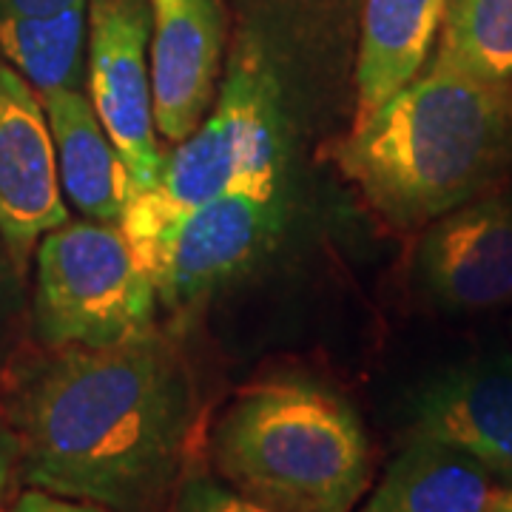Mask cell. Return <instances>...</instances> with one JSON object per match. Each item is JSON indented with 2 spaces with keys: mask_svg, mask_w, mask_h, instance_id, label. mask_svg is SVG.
Returning <instances> with one entry per match:
<instances>
[{
  "mask_svg": "<svg viewBox=\"0 0 512 512\" xmlns=\"http://www.w3.org/2000/svg\"><path fill=\"white\" fill-rule=\"evenodd\" d=\"M410 436L450 444L512 487V356H476L424 382L410 404Z\"/></svg>",
  "mask_w": 512,
  "mask_h": 512,
  "instance_id": "cell-10",
  "label": "cell"
},
{
  "mask_svg": "<svg viewBox=\"0 0 512 512\" xmlns=\"http://www.w3.org/2000/svg\"><path fill=\"white\" fill-rule=\"evenodd\" d=\"M501 490L476 458L410 436L356 512H493Z\"/></svg>",
  "mask_w": 512,
  "mask_h": 512,
  "instance_id": "cell-13",
  "label": "cell"
},
{
  "mask_svg": "<svg viewBox=\"0 0 512 512\" xmlns=\"http://www.w3.org/2000/svg\"><path fill=\"white\" fill-rule=\"evenodd\" d=\"M74 0H0V20L20 18V15H49L66 9Z\"/></svg>",
  "mask_w": 512,
  "mask_h": 512,
  "instance_id": "cell-20",
  "label": "cell"
},
{
  "mask_svg": "<svg viewBox=\"0 0 512 512\" xmlns=\"http://www.w3.org/2000/svg\"><path fill=\"white\" fill-rule=\"evenodd\" d=\"M66 220L69 205L43 100L0 55V242L23 265L37 242Z\"/></svg>",
  "mask_w": 512,
  "mask_h": 512,
  "instance_id": "cell-9",
  "label": "cell"
},
{
  "mask_svg": "<svg viewBox=\"0 0 512 512\" xmlns=\"http://www.w3.org/2000/svg\"><path fill=\"white\" fill-rule=\"evenodd\" d=\"M20 476V439L12 421L0 419V510L12 493V484Z\"/></svg>",
  "mask_w": 512,
  "mask_h": 512,
  "instance_id": "cell-19",
  "label": "cell"
},
{
  "mask_svg": "<svg viewBox=\"0 0 512 512\" xmlns=\"http://www.w3.org/2000/svg\"><path fill=\"white\" fill-rule=\"evenodd\" d=\"M148 43V0H89V100L126 163L134 191L154 183L163 168Z\"/></svg>",
  "mask_w": 512,
  "mask_h": 512,
  "instance_id": "cell-6",
  "label": "cell"
},
{
  "mask_svg": "<svg viewBox=\"0 0 512 512\" xmlns=\"http://www.w3.org/2000/svg\"><path fill=\"white\" fill-rule=\"evenodd\" d=\"M493 512H512V487H504L498 493V501H495Z\"/></svg>",
  "mask_w": 512,
  "mask_h": 512,
  "instance_id": "cell-21",
  "label": "cell"
},
{
  "mask_svg": "<svg viewBox=\"0 0 512 512\" xmlns=\"http://www.w3.org/2000/svg\"><path fill=\"white\" fill-rule=\"evenodd\" d=\"M339 163L393 228H421L493 191L512 171V83L433 57L353 128Z\"/></svg>",
  "mask_w": 512,
  "mask_h": 512,
  "instance_id": "cell-2",
  "label": "cell"
},
{
  "mask_svg": "<svg viewBox=\"0 0 512 512\" xmlns=\"http://www.w3.org/2000/svg\"><path fill=\"white\" fill-rule=\"evenodd\" d=\"M282 137L271 72L251 55H237L222 80L217 106L171 157L157 180L131 194L120 231L143 259L151 242L194 208L231 191L279 194Z\"/></svg>",
  "mask_w": 512,
  "mask_h": 512,
  "instance_id": "cell-4",
  "label": "cell"
},
{
  "mask_svg": "<svg viewBox=\"0 0 512 512\" xmlns=\"http://www.w3.org/2000/svg\"><path fill=\"white\" fill-rule=\"evenodd\" d=\"M168 512H274L211 476H185Z\"/></svg>",
  "mask_w": 512,
  "mask_h": 512,
  "instance_id": "cell-17",
  "label": "cell"
},
{
  "mask_svg": "<svg viewBox=\"0 0 512 512\" xmlns=\"http://www.w3.org/2000/svg\"><path fill=\"white\" fill-rule=\"evenodd\" d=\"M447 0H365L362 46L356 60V123L413 83L433 52Z\"/></svg>",
  "mask_w": 512,
  "mask_h": 512,
  "instance_id": "cell-14",
  "label": "cell"
},
{
  "mask_svg": "<svg viewBox=\"0 0 512 512\" xmlns=\"http://www.w3.org/2000/svg\"><path fill=\"white\" fill-rule=\"evenodd\" d=\"M211 458L228 487L274 512H353L373 481L362 419L308 376L242 390L214 427Z\"/></svg>",
  "mask_w": 512,
  "mask_h": 512,
  "instance_id": "cell-3",
  "label": "cell"
},
{
  "mask_svg": "<svg viewBox=\"0 0 512 512\" xmlns=\"http://www.w3.org/2000/svg\"><path fill=\"white\" fill-rule=\"evenodd\" d=\"M0 55L35 89L83 92L89 57V0L49 15L0 20Z\"/></svg>",
  "mask_w": 512,
  "mask_h": 512,
  "instance_id": "cell-15",
  "label": "cell"
},
{
  "mask_svg": "<svg viewBox=\"0 0 512 512\" xmlns=\"http://www.w3.org/2000/svg\"><path fill=\"white\" fill-rule=\"evenodd\" d=\"M0 279H3V254H0Z\"/></svg>",
  "mask_w": 512,
  "mask_h": 512,
  "instance_id": "cell-22",
  "label": "cell"
},
{
  "mask_svg": "<svg viewBox=\"0 0 512 512\" xmlns=\"http://www.w3.org/2000/svg\"><path fill=\"white\" fill-rule=\"evenodd\" d=\"M421 293L447 313L493 311L512 302V185L427 222L413 254Z\"/></svg>",
  "mask_w": 512,
  "mask_h": 512,
  "instance_id": "cell-7",
  "label": "cell"
},
{
  "mask_svg": "<svg viewBox=\"0 0 512 512\" xmlns=\"http://www.w3.org/2000/svg\"><path fill=\"white\" fill-rule=\"evenodd\" d=\"M55 137L63 197L83 220L120 225L134 180L86 92L40 94Z\"/></svg>",
  "mask_w": 512,
  "mask_h": 512,
  "instance_id": "cell-12",
  "label": "cell"
},
{
  "mask_svg": "<svg viewBox=\"0 0 512 512\" xmlns=\"http://www.w3.org/2000/svg\"><path fill=\"white\" fill-rule=\"evenodd\" d=\"M154 126L168 143L208 117L217 97L222 18L217 0H148Z\"/></svg>",
  "mask_w": 512,
  "mask_h": 512,
  "instance_id": "cell-11",
  "label": "cell"
},
{
  "mask_svg": "<svg viewBox=\"0 0 512 512\" xmlns=\"http://www.w3.org/2000/svg\"><path fill=\"white\" fill-rule=\"evenodd\" d=\"M274 225L276 197L248 191L222 194L171 222L143 256L160 305H191L237 274L262 248Z\"/></svg>",
  "mask_w": 512,
  "mask_h": 512,
  "instance_id": "cell-8",
  "label": "cell"
},
{
  "mask_svg": "<svg viewBox=\"0 0 512 512\" xmlns=\"http://www.w3.org/2000/svg\"><path fill=\"white\" fill-rule=\"evenodd\" d=\"M194 419L191 373L157 330L55 348L20 376L9 410L20 478L111 512H168Z\"/></svg>",
  "mask_w": 512,
  "mask_h": 512,
  "instance_id": "cell-1",
  "label": "cell"
},
{
  "mask_svg": "<svg viewBox=\"0 0 512 512\" xmlns=\"http://www.w3.org/2000/svg\"><path fill=\"white\" fill-rule=\"evenodd\" d=\"M3 512H111L92 501H80V498H66V495L46 493V490H26L20 493Z\"/></svg>",
  "mask_w": 512,
  "mask_h": 512,
  "instance_id": "cell-18",
  "label": "cell"
},
{
  "mask_svg": "<svg viewBox=\"0 0 512 512\" xmlns=\"http://www.w3.org/2000/svg\"><path fill=\"white\" fill-rule=\"evenodd\" d=\"M35 322L49 348H106L154 330L157 288L120 225L63 222L37 242Z\"/></svg>",
  "mask_w": 512,
  "mask_h": 512,
  "instance_id": "cell-5",
  "label": "cell"
},
{
  "mask_svg": "<svg viewBox=\"0 0 512 512\" xmlns=\"http://www.w3.org/2000/svg\"><path fill=\"white\" fill-rule=\"evenodd\" d=\"M436 57L481 80L512 83V0H447Z\"/></svg>",
  "mask_w": 512,
  "mask_h": 512,
  "instance_id": "cell-16",
  "label": "cell"
}]
</instances>
